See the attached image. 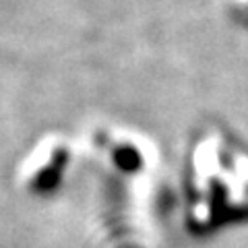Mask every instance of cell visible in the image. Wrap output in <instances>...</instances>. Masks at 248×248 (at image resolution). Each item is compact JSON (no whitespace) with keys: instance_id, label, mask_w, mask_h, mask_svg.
<instances>
[{"instance_id":"cell-4","label":"cell","mask_w":248,"mask_h":248,"mask_svg":"<svg viewBox=\"0 0 248 248\" xmlns=\"http://www.w3.org/2000/svg\"><path fill=\"white\" fill-rule=\"evenodd\" d=\"M232 9H234L236 17L248 27V0H232Z\"/></svg>"},{"instance_id":"cell-2","label":"cell","mask_w":248,"mask_h":248,"mask_svg":"<svg viewBox=\"0 0 248 248\" xmlns=\"http://www.w3.org/2000/svg\"><path fill=\"white\" fill-rule=\"evenodd\" d=\"M75 159V147L66 137L52 133L40 139L19 166V184L29 195H50L66 180Z\"/></svg>"},{"instance_id":"cell-1","label":"cell","mask_w":248,"mask_h":248,"mask_svg":"<svg viewBox=\"0 0 248 248\" xmlns=\"http://www.w3.org/2000/svg\"><path fill=\"white\" fill-rule=\"evenodd\" d=\"M192 219L199 228L248 215V153L207 137L192 157Z\"/></svg>"},{"instance_id":"cell-3","label":"cell","mask_w":248,"mask_h":248,"mask_svg":"<svg viewBox=\"0 0 248 248\" xmlns=\"http://www.w3.org/2000/svg\"><path fill=\"white\" fill-rule=\"evenodd\" d=\"M99 147L106 153L114 170L122 174L137 176L153 168L155 145L149 137L130 130H106L99 141Z\"/></svg>"}]
</instances>
